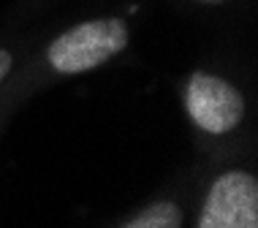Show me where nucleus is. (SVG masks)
I'll return each mask as SVG.
<instances>
[{
  "label": "nucleus",
  "instance_id": "nucleus-2",
  "mask_svg": "<svg viewBox=\"0 0 258 228\" xmlns=\"http://www.w3.org/2000/svg\"><path fill=\"white\" fill-rule=\"evenodd\" d=\"M242 90L218 73L196 71L185 85V112L193 128L209 139H223L245 122Z\"/></svg>",
  "mask_w": 258,
  "mask_h": 228
},
{
  "label": "nucleus",
  "instance_id": "nucleus-1",
  "mask_svg": "<svg viewBox=\"0 0 258 228\" xmlns=\"http://www.w3.org/2000/svg\"><path fill=\"white\" fill-rule=\"evenodd\" d=\"M128 25L117 17L90 19L60 33L46 49V63L54 73L76 76L109 63L128 46Z\"/></svg>",
  "mask_w": 258,
  "mask_h": 228
},
{
  "label": "nucleus",
  "instance_id": "nucleus-4",
  "mask_svg": "<svg viewBox=\"0 0 258 228\" xmlns=\"http://www.w3.org/2000/svg\"><path fill=\"white\" fill-rule=\"evenodd\" d=\"M185 206L177 198H158L131 215L120 228H182Z\"/></svg>",
  "mask_w": 258,
  "mask_h": 228
},
{
  "label": "nucleus",
  "instance_id": "nucleus-5",
  "mask_svg": "<svg viewBox=\"0 0 258 228\" xmlns=\"http://www.w3.org/2000/svg\"><path fill=\"white\" fill-rule=\"evenodd\" d=\"M11 65H14V57H11V52H6L3 46H0V82H3L6 76L11 73Z\"/></svg>",
  "mask_w": 258,
  "mask_h": 228
},
{
  "label": "nucleus",
  "instance_id": "nucleus-3",
  "mask_svg": "<svg viewBox=\"0 0 258 228\" xmlns=\"http://www.w3.org/2000/svg\"><path fill=\"white\" fill-rule=\"evenodd\" d=\"M196 228H258V177L250 169H226L207 185Z\"/></svg>",
  "mask_w": 258,
  "mask_h": 228
},
{
  "label": "nucleus",
  "instance_id": "nucleus-6",
  "mask_svg": "<svg viewBox=\"0 0 258 228\" xmlns=\"http://www.w3.org/2000/svg\"><path fill=\"white\" fill-rule=\"evenodd\" d=\"M199 3H223V0H199Z\"/></svg>",
  "mask_w": 258,
  "mask_h": 228
}]
</instances>
